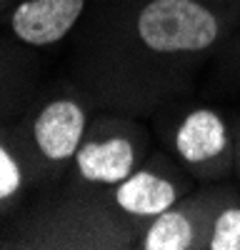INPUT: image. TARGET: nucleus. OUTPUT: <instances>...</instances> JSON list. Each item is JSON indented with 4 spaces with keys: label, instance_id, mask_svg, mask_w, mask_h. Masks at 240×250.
Returning <instances> with one entry per match:
<instances>
[{
    "label": "nucleus",
    "instance_id": "10",
    "mask_svg": "<svg viewBox=\"0 0 240 250\" xmlns=\"http://www.w3.org/2000/svg\"><path fill=\"white\" fill-rule=\"evenodd\" d=\"M45 193L43 175L20 138L15 123H0V228Z\"/></svg>",
    "mask_w": 240,
    "mask_h": 250
},
{
    "label": "nucleus",
    "instance_id": "15",
    "mask_svg": "<svg viewBox=\"0 0 240 250\" xmlns=\"http://www.w3.org/2000/svg\"><path fill=\"white\" fill-rule=\"evenodd\" d=\"M220 3H228V5H233V8L240 10V0H220Z\"/></svg>",
    "mask_w": 240,
    "mask_h": 250
},
{
    "label": "nucleus",
    "instance_id": "1",
    "mask_svg": "<svg viewBox=\"0 0 240 250\" xmlns=\"http://www.w3.org/2000/svg\"><path fill=\"white\" fill-rule=\"evenodd\" d=\"M240 10L220 0H90L65 43V73L100 110L150 118L200 93Z\"/></svg>",
    "mask_w": 240,
    "mask_h": 250
},
{
    "label": "nucleus",
    "instance_id": "3",
    "mask_svg": "<svg viewBox=\"0 0 240 250\" xmlns=\"http://www.w3.org/2000/svg\"><path fill=\"white\" fill-rule=\"evenodd\" d=\"M100 108L78 83L60 70L38 90L15 128L43 175L45 190L65 178L70 163Z\"/></svg>",
    "mask_w": 240,
    "mask_h": 250
},
{
    "label": "nucleus",
    "instance_id": "7",
    "mask_svg": "<svg viewBox=\"0 0 240 250\" xmlns=\"http://www.w3.org/2000/svg\"><path fill=\"white\" fill-rule=\"evenodd\" d=\"M223 183H200L165 213L143 225L135 250H205L215 210L223 198Z\"/></svg>",
    "mask_w": 240,
    "mask_h": 250
},
{
    "label": "nucleus",
    "instance_id": "6",
    "mask_svg": "<svg viewBox=\"0 0 240 250\" xmlns=\"http://www.w3.org/2000/svg\"><path fill=\"white\" fill-rule=\"evenodd\" d=\"M200 183L165 148H153L150 155L123 180L105 193L110 205L128 220L145 225L165 213L178 200L193 193Z\"/></svg>",
    "mask_w": 240,
    "mask_h": 250
},
{
    "label": "nucleus",
    "instance_id": "2",
    "mask_svg": "<svg viewBox=\"0 0 240 250\" xmlns=\"http://www.w3.org/2000/svg\"><path fill=\"white\" fill-rule=\"evenodd\" d=\"M143 225L128 220L105 193H80L55 185L40 193L8 225L0 248H135Z\"/></svg>",
    "mask_w": 240,
    "mask_h": 250
},
{
    "label": "nucleus",
    "instance_id": "8",
    "mask_svg": "<svg viewBox=\"0 0 240 250\" xmlns=\"http://www.w3.org/2000/svg\"><path fill=\"white\" fill-rule=\"evenodd\" d=\"M88 5L90 0H15L0 28L18 43L43 53L65 48Z\"/></svg>",
    "mask_w": 240,
    "mask_h": 250
},
{
    "label": "nucleus",
    "instance_id": "11",
    "mask_svg": "<svg viewBox=\"0 0 240 250\" xmlns=\"http://www.w3.org/2000/svg\"><path fill=\"white\" fill-rule=\"evenodd\" d=\"M198 95L208 100H240V25L215 53Z\"/></svg>",
    "mask_w": 240,
    "mask_h": 250
},
{
    "label": "nucleus",
    "instance_id": "13",
    "mask_svg": "<svg viewBox=\"0 0 240 250\" xmlns=\"http://www.w3.org/2000/svg\"><path fill=\"white\" fill-rule=\"evenodd\" d=\"M233 123V180L240 183V108L230 110Z\"/></svg>",
    "mask_w": 240,
    "mask_h": 250
},
{
    "label": "nucleus",
    "instance_id": "5",
    "mask_svg": "<svg viewBox=\"0 0 240 250\" xmlns=\"http://www.w3.org/2000/svg\"><path fill=\"white\" fill-rule=\"evenodd\" d=\"M155 148V133L148 118H138L118 110H98L90 128L78 148L65 178V185L80 193H108L123 183L150 150Z\"/></svg>",
    "mask_w": 240,
    "mask_h": 250
},
{
    "label": "nucleus",
    "instance_id": "9",
    "mask_svg": "<svg viewBox=\"0 0 240 250\" xmlns=\"http://www.w3.org/2000/svg\"><path fill=\"white\" fill-rule=\"evenodd\" d=\"M48 78L50 65L43 50L0 33V123H18Z\"/></svg>",
    "mask_w": 240,
    "mask_h": 250
},
{
    "label": "nucleus",
    "instance_id": "4",
    "mask_svg": "<svg viewBox=\"0 0 240 250\" xmlns=\"http://www.w3.org/2000/svg\"><path fill=\"white\" fill-rule=\"evenodd\" d=\"M155 140L198 183L233 180L230 110L208 98H180L158 108L150 118Z\"/></svg>",
    "mask_w": 240,
    "mask_h": 250
},
{
    "label": "nucleus",
    "instance_id": "14",
    "mask_svg": "<svg viewBox=\"0 0 240 250\" xmlns=\"http://www.w3.org/2000/svg\"><path fill=\"white\" fill-rule=\"evenodd\" d=\"M15 3V0H0V23H3V18H5V13H8V8Z\"/></svg>",
    "mask_w": 240,
    "mask_h": 250
},
{
    "label": "nucleus",
    "instance_id": "12",
    "mask_svg": "<svg viewBox=\"0 0 240 250\" xmlns=\"http://www.w3.org/2000/svg\"><path fill=\"white\" fill-rule=\"evenodd\" d=\"M205 250H240V183L225 180Z\"/></svg>",
    "mask_w": 240,
    "mask_h": 250
}]
</instances>
